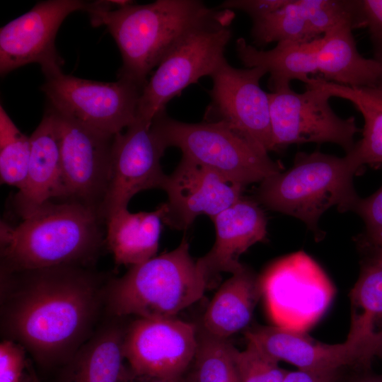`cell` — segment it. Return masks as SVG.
Listing matches in <instances>:
<instances>
[{
  "instance_id": "obj_1",
  "label": "cell",
  "mask_w": 382,
  "mask_h": 382,
  "mask_svg": "<svg viewBox=\"0 0 382 382\" xmlns=\"http://www.w3.org/2000/svg\"><path fill=\"white\" fill-rule=\"evenodd\" d=\"M109 279L76 266L1 271V334L40 365H64L100 325Z\"/></svg>"
},
{
  "instance_id": "obj_2",
  "label": "cell",
  "mask_w": 382,
  "mask_h": 382,
  "mask_svg": "<svg viewBox=\"0 0 382 382\" xmlns=\"http://www.w3.org/2000/svg\"><path fill=\"white\" fill-rule=\"evenodd\" d=\"M112 1L93 2L88 10L93 26L105 25L121 53L119 79L141 86L150 71L192 32L213 24L229 26L231 10L207 7L195 0H158L110 9Z\"/></svg>"
},
{
  "instance_id": "obj_3",
  "label": "cell",
  "mask_w": 382,
  "mask_h": 382,
  "mask_svg": "<svg viewBox=\"0 0 382 382\" xmlns=\"http://www.w3.org/2000/svg\"><path fill=\"white\" fill-rule=\"evenodd\" d=\"M106 223L83 204L50 201L17 225H0L1 271L90 267L105 244Z\"/></svg>"
},
{
  "instance_id": "obj_4",
  "label": "cell",
  "mask_w": 382,
  "mask_h": 382,
  "mask_svg": "<svg viewBox=\"0 0 382 382\" xmlns=\"http://www.w3.org/2000/svg\"><path fill=\"white\" fill-rule=\"evenodd\" d=\"M359 170L347 154L298 152L289 169L260 183L257 199L272 211L301 220L316 238L322 237L318 221L327 210L353 211L360 197L353 184Z\"/></svg>"
},
{
  "instance_id": "obj_5",
  "label": "cell",
  "mask_w": 382,
  "mask_h": 382,
  "mask_svg": "<svg viewBox=\"0 0 382 382\" xmlns=\"http://www.w3.org/2000/svg\"><path fill=\"white\" fill-rule=\"evenodd\" d=\"M207 283L183 238L174 250L131 266L120 277L110 278L106 311L120 318H174L202 298Z\"/></svg>"
},
{
  "instance_id": "obj_6",
  "label": "cell",
  "mask_w": 382,
  "mask_h": 382,
  "mask_svg": "<svg viewBox=\"0 0 382 382\" xmlns=\"http://www.w3.org/2000/svg\"><path fill=\"white\" fill-rule=\"evenodd\" d=\"M153 126L166 147L179 148L183 157L243 187L261 183L282 170V166L221 122L187 123L166 111Z\"/></svg>"
},
{
  "instance_id": "obj_7",
  "label": "cell",
  "mask_w": 382,
  "mask_h": 382,
  "mask_svg": "<svg viewBox=\"0 0 382 382\" xmlns=\"http://www.w3.org/2000/svg\"><path fill=\"white\" fill-rule=\"evenodd\" d=\"M267 313L274 326L303 334L324 315L335 288L319 265L298 251L272 263L259 277Z\"/></svg>"
},
{
  "instance_id": "obj_8",
  "label": "cell",
  "mask_w": 382,
  "mask_h": 382,
  "mask_svg": "<svg viewBox=\"0 0 382 382\" xmlns=\"http://www.w3.org/2000/svg\"><path fill=\"white\" fill-rule=\"evenodd\" d=\"M41 90L55 110L115 135L134 122L144 86L126 79H83L62 71L45 77Z\"/></svg>"
},
{
  "instance_id": "obj_9",
  "label": "cell",
  "mask_w": 382,
  "mask_h": 382,
  "mask_svg": "<svg viewBox=\"0 0 382 382\" xmlns=\"http://www.w3.org/2000/svg\"><path fill=\"white\" fill-rule=\"evenodd\" d=\"M268 93L274 151L310 142L335 144L346 154L353 149L361 129L354 117L342 118L333 111L325 91L306 86L298 93L289 85Z\"/></svg>"
},
{
  "instance_id": "obj_10",
  "label": "cell",
  "mask_w": 382,
  "mask_h": 382,
  "mask_svg": "<svg viewBox=\"0 0 382 382\" xmlns=\"http://www.w3.org/2000/svg\"><path fill=\"white\" fill-rule=\"evenodd\" d=\"M228 26L213 24L199 28L180 41L160 62L144 85L137 119L153 122L167 103L203 76H210L225 59L231 39Z\"/></svg>"
},
{
  "instance_id": "obj_11",
  "label": "cell",
  "mask_w": 382,
  "mask_h": 382,
  "mask_svg": "<svg viewBox=\"0 0 382 382\" xmlns=\"http://www.w3.org/2000/svg\"><path fill=\"white\" fill-rule=\"evenodd\" d=\"M49 107L55 116L61 138V201L79 203L100 213L109 182L115 135L94 129Z\"/></svg>"
},
{
  "instance_id": "obj_12",
  "label": "cell",
  "mask_w": 382,
  "mask_h": 382,
  "mask_svg": "<svg viewBox=\"0 0 382 382\" xmlns=\"http://www.w3.org/2000/svg\"><path fill=\"white\" fill-rule=\"evenodd\" d=\"M262 67L237 69L224 59L210 76L212 103L207 121L221 122L260 150H273L269 93L260 81Z\"/></svg>"
},
{
  "instance_id": "obj_13",
  "label": "cell",
  "mask_w": 382,
  "mask_h": 382,
  "mask_svg": "<svg viewBox=\"0 0 382 382\" xmlns=\"http://www.w3.org/2000/svg\"><path fill=\"white\" fill-rule=\"evenodd\" d=\"M166 147L153 122L137 119L114 136L108 185L100 209L106 220L117 211L127 209L138 192L161 189L166 178L161 158Z\"/></svg>"
},
{
  "instance_id": "obj_14",
  "label": "cell",
  "mask_w": 382,
  "mask_h": 382,
  "mask_svg": "<svg viewBox=\"0 0 382 382\" xmlns=\"http://www.w3.org/2000/svg\"><path fill=\"white\" fill-rule=\"evenodd\" d=\"M92 4L79 0L44 1L1 27V76L30 63L40 64L45 77L62 71L64 60L54 44L58 29L68 15L88 12Z\"/></svg>"
},
{
  "instance_id": "obj_15",
  "label": "cell",
  "mask_w": 382,
  "mask_h": 382,
  "mask_svg": "<svg viewBox=\"0 0 382 382\" xmlns=\"http://www.w3.org/2000/svg\"><path fill=\"white\" fill-rule=\"evenodd\" d=\"M197 345V328L178 319L139 318L127 327L124 352L135 376L185 375Z\"/></svg>"
},
{
  "instance_id": "obj_16",
  "label": "cell",
  "mask_w": 382,
  "mask_h": 382,
  "mask_svg": "<svg viewBox=\"0 0 382 382\" xmlns=\"http://www.w3.org/2000/svg\"><path fill=\"white\" fill-rule=\"evenodd\" d=\"M247 342L277 361H285L301 370L333 371L345 366L369 369L378 347L358 330L350 328L346 341L326 345L311 340L303 334L277 326L257 325L245 332Z\"/></svg>"
},
{
  "instance_id": "obj_17",
  "label": "cell",
  "mask_w": 382,
  "mask_h": 382,
  "mask_svg": "<svg viewBox=\"0 0 382 382\" xmlns=\"http://www.w3.org/2000/svg\"><path fill=\"white\" fill-rule=\"evenodd\" d=\"M244 187L216 172L182 157L174 171L167 175L161 190L168 197L163 203V223L186 230L202 214L212 218L243 195Z\"/></svg>"
},
{
  "instance_id": "obj_18",
  "label": "cell",
  "mask_w": 382,
  "mask_h": 382,
  "mask_svg": "<svg viewBox=\"0 0 382 382\" xmlns=\"http://www.w3.org/2000/svg\"><path fill=\"white\" fill-rule=\"evenodd\" d=\"M216 229L212 249L197 260L207 281L220 272L231 274L243 269L240 256L267 235V219L258 203L241 197L211 218Z\"/></svg>"
},
{
  "instance_id": "obj_19",
  "label": "cell",
  "mask_w": 382,
  "mask_h": 382,
  "mask_svg": "<svg viewBox=\"0 0 382 382\" xmlns=\"http://www.w3.org/2000/svg\"><path fill=\"white\" fill-rule=\"evenodd\" d=\"M30 156L23 187L13 197L16 213L24 219L48 202L62 199L61 138L52 110L48 107L30 137Z\"/></svg>"
},
{
  "instance_id": "obj_20",
  "label": "cell",
  "mask_w": 382,
  "mask_h": 382,
  "mask_svg": "<svg viewBox=\"0 0 382 382\" xmlns=\"http://www.w3.org/2000/svg\"><path fill=\"white\" fill-rule=\"evenodd\" d=\"M111 317L62 365V382H125L128 379L131 371L124 352L127 327L122 325L120 317Z\"/></svg>"
},
{
  "instance_id": "obj_21",
  "label": "cell",
  "mask_w": 382,
  "mask_h": 382,
  "mask_svg": "<svg viewBox=\"0 0 382 382\" xmlns=\"http://www.w3.org/2000/svg\"><path fill=\"white\" fill-rule=\"evenodd\" d=\"M354 25L344 21L319 38L318 73L326 81L351 87H372L378 83L381 66L364 57L352 34Z\"/></svg>"
},
{
  "instance_id": "obj_22",
  "label": "cell",
  "mask_w": 382,
  "mask_h": 382,
  "mask_svg": "<svg viewBox=\"0 0 382 382\" xmlns=\"http://www.w3.org/2000/svg\"><path fill=\"white\" fill-rule=\"evenodd\" d=\"M261 297L259 277L245 266L218 289L204 313L200 328L228 339L249 325Z\"/></svg>"
},
{
  "instance_id": "obj_23",
  "label": "cell",
  "mask_w": 382,
  "mask_h": 382,
  "mask_svg": "<svg viewBox=\"0 0 382 382\" xmlns=\"http://www.w3.org/2000/svg\"><path fill=\"white\" fill-rule=\"evenodd\" d=\"M164 212L163 203L152 212L132 213L127 208L106 220L105 244L115 265L134 266L155 256Z\"/></svg>"
},
{
  "instance_id": "obj_24",
  "label": "cell",
  "mask_w": 382,
  "mask_h": 382,
  "mask_svg": "<svg viewBox=\"0 0 382 382\" xmlns=\"http://www.w3.org/2000/svg\"><path fill=\"white\" fill-rule=\"evenodd\" d=\"M319 38L306 42H280L271 50H262L241 37L236 41V50L247 68L262 67L270 74L272 91L289 86L294 79L304 82L311 74H318Z\"/></svg>"
},
{
  "instance_id": "obj_25",
  "label": "cell",
  "mask_w": 382,
  "mask_h": 382,
  "mask_svg": "<svg viewBox=\"0 0 382 382\" xmlns=\"http://www.w3.org/2000/svg\"><path fill=\"white\" fill-rule=\"evenodd\" d=\"M363 253L359 278L350 292L351 325L382 346V250L359 239Z\"/></svg>"
},
{
  "instance_id": "obj_26",
  "label": "cell",
  "mask_w": 382,
  "mask_h": 382,
  "mask_svg": "<svg viewBox=\"0 0 382 382\" xmlns=\"http://www.w3.org/2000/svg\"><path fill=\"white\" fill-rule=\"evenodd\" d=\"M306 85L319 88L330 97H339L352 102L363 115L364 125L361 139L346 154L360 169L363 166L382 164V108L363 99L351 86L328 81L323 78L310 77Z\"/></svg>"
},
{
  "instance_id": "obj_27",
  "label": "cell",
  "mask_w": 382,
  "mask_h": 382,
  "mask_svg": "<svg viewBox=\"0 0 382 382\" xmlns=\"http://www.w3.org/2000/svg\"><path fill=\"white\" fill-rule=\"evenodd\" d=\"M235 348L228 339L197 328V345L186 382H237Z\"/></svg>"
},
{
  "instance_id": "obj_28",
  "label": "cell",
  "mask_w": 382,
  "mask_h": 382,
  "mask_svg": "<svg viewBox=\"0 0 382 382\" xmlns=\"http://www.w3.org/2000/svg\"><path fill=\"white\" fill-rule=\"evenodd\" d=\"M252 20L251 35L257 45L273 42H306L316 39L299 0H289L280 8Z\"/></svg>"
},
{
  "instance_id": "obj_29",
  "label": "cell",
  "mask_w": 382,
  "mask_h": 382,
  "mask_svg": "<svg viewBox=\"0 0 382 382\" xmlns=\"http://www.w3.org/2000/svg\"><path fill=\"white\" fill-rule=\"evenodd\" d=\"M30 156V137L16 126L0 105L1 183L21 190L25 182Z\"/></svg>"
},
{
  "instance_id": "obj_30",
  "label": "cell",
  "mask_w": 382,
  "mask_h": 382,
  "mask_svg": "<svg viewBox=\"0 0 382 382\" xmlns=\"http://www.w3.org/2000/svg\"><path fill=\"white\" fill-rule=\"evenodd\" d=\"M313 35L317 38L344 21L357 24V0H299Z\"/></svg>"
},
{
  "instance_id": "obj_31",
  "label": "cell",
  "mask_w": 382,
  "mask_h": 382,
  "mask_svg": "<svg viewBox=\"0 0 382 382\" xmlns=\"http://www.w3.org/2000/svg\"><path fill=\"white\" fill-rule=\"evenodd\" d=\"M235 362L239 382H282L288 372L250 342L245 349L236 350Z\"/></svg>"
},
{
  "instance_id": "obj_32",
  "label": "cell",
  "mask_w": 382,
  "mask_h": 382,
  "mask_svg": "<svg viewBox=\"0 0 382 382\" xmlns=\"http://www.w3.org/2000/svg\"><path fill=\"white\" fill-rule=\"evenodd\" d=\"M26 350L20 344L4 339L0 344V382H24Z\"/></svg>"
},
{
  "instance_id": "obj_33",
  "label": "cell",
  "mask_w": 382,
  "mask_h": 382,
  "mask_svg": "<svg viewBox=\"0 0 382 382\" xmlns=\"http://www.w3.org/2000/svg\"><path fill=\"white\" fill-rule=\"evenodd\" d=\"M369 29L374 45L382 42V0H357V28Z\"/></svg>"
},
{
  "instance_id": "obj_34",
  "label": "cell",
  "mask_w": 382,
  "mask_h": 382,
  "mask_svg": "<svg viewBox=\"0 0 382 382\" xmlns=\"http://www.w3.org/2000/svg\"><path fill=\"white\" fill-rule=\"evenodd\" d=\"M364 221L366 232L382 231V185L371 195L358 199L353 211Z\"/></svg>"
},
{
  "instance_id": "obj_35",
  "label": "cell",
  "mask_w": 382,
  "mask_h": 382,
  "mask_svg": "<svg viewBox=\"0 0 382 382\" xmlns=\"http://www.w3.org/2000/svg\"><path fill=\"white\" fill-rule=\"evenodd\" d=\"M289 0H228L221 4V9H237L248 14L252 19L273 12Z\"/></svg>"
},
{
  "instance_id": "obj_36",
  "label": "cell",
  "mask_w": 382,
  "mask_h": 382,
  "mask_svg": "<svg viewBox=\"0 0 382 382\" xmlns=\"http://www.w3.org/2000/svg\"><path fill=\"white\" fill-rule=\"evenodd\" d=\"M340 370L307 371L299 369L289 371L282 382H337L340 379Z\"/></svg>"
},
{
  "instance_id": "obj_37",
  "label": "cell",
  "mask_w": 382,
  "mask_h": 382,
  "mask_svg": "<svg viewBox=\"0 0 382 382\" xmlns=\"http://www.w3.org/2000/svg\"><path fill=\"white\" fill-rule=\"evenodd\" d=\"M354 92L369 103L382 108V90L377 86L352 87Z\"/></svg>"
},
{
  "instance_id": "obj_38",
  "label": "cell",
  "mask_w": 382,
  "mask_h": 382,
  "mask_svg": "<svg viewBox=\"0 0 382 382\" xmlns=\"http://www.w3.org/2000/svg\"><path fill=\"white\" fill-rule=\"evenodd\" d=\"M357 370L347 382H382V374H373L369 369Z\"/></svg>"
},
{
  "instance_id": "obj_39",
  "label": "cell",
  "mask_w": 382,
  "mask_h": 382,
  "mask_svg": "<svg viewBox=\"0 0 382 382\" xmlns=\"http://www.w3.org/2000/svg\"><path fill=\"white\" fill-rule=\"evenodd\" d=\"M125 382H186L185 375L173 378H150L135 376L132 373Z\"/></svg>"
},
{
  "instance_id": "obj_40",
  "label": "cell",
  "mask_w": 382,
  "mask_h": 382,
  "mask_svg": "<svg viewBox=\"0 0 382 382\" xmlns=\"http://www.w3.org/2000/svg\"><path fill=\"white\" fill-rule=\"evenodd\" d=\"M366 240L382 250V231L366 232L362 235Z\"/></svg>"
},
{
  "instance_id": "obj_41",
  "label": "cell",
  "mask_w": 382,
  "mask_h": 382,
  "mask_svg": "<svg viewBox=\"0 0 382 382\" xmlns=\"http://www.w3.org/2000/svg\"><path fill=\"white\" fill-rule=\"evenodd\" d=\"M375 46V59H376L381 66V74L378 83L376 86L382 90V42Z\"/></svg>"
},
{
  "instance_id": "obj_42",
  "label": "cell",
  "mask_w": 382,
  "mask_h": 382,
  "mask_svg": "<svg viewBox=\"0 0 382 382\" xmlns=\"http://www.w3.org/2000/svg\"><path fill=\"white\" fill-rule=\"evenodd\" d=\"M27 369L29 374L30 382H41L33 369L32 363L28 360Z\"/></svg>"
},
{
  "instance_id": "obj_43",
  "label": "cell",
  "mask_w": 382,
  "mask_h": 382,
  "mask_svg": "<svg viewBox=\"0 0 382 382\" xmlns=\"http://www.w3.org/2000/svg\"><path fill=\"white\" fill-rule=\"evenodd\" d=\"M377 356L380 357L382 359V346H381Z\"/></svg>"
},
{
  "instance_id": "obj_44",
  "label": "cell",
  "mask_w": 382,
  "mask_h": 382,
  "mask_svg": "<svg viewBox=\"0 0 382 382\" xmlns=\"http://www.w3.org/2000/svg\"><path fill=\"white\" fill-rule=\"evenodd\" d=\"M237 376H238V375H237ZM237 382H239L238 378V379H237Z\"/></svg>"
},
{
  "instance_id": "obj_45",
  "label": "cell",
  "mask_w": 382,
  "mask_h": 382,
  "mask_svg": "<svg viewBox=\"0 0 382 382\" xmlns=\"http://www.w3.org/2000/svg\"><path fill=\"white\" fill-rule=\"evenodd\" d=\"M337 382H340V379H339Z\"/></svg>"
},
{
  "instance_id": "obj_46",
  "label": "cell",
  "mask_w": 382,
  "mask_h": 382,
  "mask_svg": "<svg viewBox=\"0 0 382 382\" xmlns=\"http://www.w3.org/2000/svg\"><path fill=\"white\" fill-rule=\"evenodd\" d=\"M28 382H30V381H28Z\"/></svg>"
}]
</instances>
